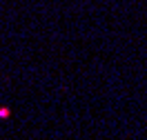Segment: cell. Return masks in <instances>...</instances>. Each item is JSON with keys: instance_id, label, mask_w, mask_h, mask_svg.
<instances>
[{"instance_id": "cell-1", "label": "cell", "mask_w": 147, "mask_h": 140, "mask_svg": "<svg viewBox=\"0 0 147 140\" xmlns=\"http://www.w3.org/2000/svg\"><path fill=\"white\" fill-rule=\"evenodd\" d=\"M0 118H9V109H7V107L0 109Z\"/></svg>"}]
</instances>
